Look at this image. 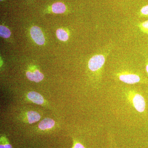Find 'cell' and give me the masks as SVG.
Here are the masks:
<instances>
[{"label": "cell", "instance_id": "cell-1", "mask_svg": "<svg viewBox=\"0 0 148 148\" xmlns=\"http://www.w3.org/2000/svg\"><path fill=\"white\" fill-rule=\"evenodd\" d=\"M105 62V58L103 55L94 56L90 58L88 62L89 69L92 71H95L101 69L104 65Z\"/></svg>", "mask_w": 148, "mask_h": 148}, {"label": "cell", "instance_id": "cell-2", "mask_svg": "<svg viewBox=\"0 0 148 148\" xmlns=\"http://www.w3.org/2000/svg\"><path fill=\"white\" fill-rule=\"evenodd\" d=\"M30 33L32 39L36 43L40 45L44 44L45 39L42 32L40 28L36 26L33 27L31 29Z\"/></svg>", "mask_w": 148, "mask_h": 148}, {"label": "cell", "instance_id": "cell-3", "mask_svg": "<svg viewBox=\"0 0 148 148\" xmlns=\"http://www.w3.org/2000/svg\"><path fill=\"white\" fill-rule=\"evenodd\" d=\"M135 108L138 112H143L145 109L146 103L145 99L139 94H135L132 99Z\"/></svg>", "mask_w": 148, "mask_h": 148}, {"label": "cell", "instance_id": "cell-4", "mask_svg": "<svg viewBox=\"0 0 148 148\" xmlns=\"http://www.w3.org/2000/svg\"><path fill=\"white\" fill-rule=\"evenodd\" d=\"M119 79L123 82L129 84H133L139 82L140 77L135 74H125L121 75Z\"/></svg>", "mask_w": 148, "mask_h": 148}, {"label": "cell", "instance_id": "cell-5", "mask_svg": "<svg viewBox=\"0 0 148 148\" xmlns=\"http://www.w3.org/2000/svg\"><path fill=\"white\" fill-rule=\"evenodd\" d=\"M26 75L28 79L36 82H39L44 78V75L38 70L34 71H28L26 73Z\"/></svg>", "mask_w": 148, "mask_h": 148}, {"label": "cell", "instance_id": "cell-6", "mask_svg": "<svg viewBox=\"0 0 148 148\" xmlns=\"http://www.w3.org/2000/svg\"><path fill=\"white\" fill-rule=\"evenodd\" d=\"M27 97L30 101L38 105H42L44 102L42 96L39 93L35 91L29 92Z\"/></svg>", "mask_w": 148, "mask_h": 148}, {"label": "cell", "instance_id": "cell-7", "mask_svg": "<svg viewBox=\"0 0 148 148\" xmlns=\"http://www.w3.org/2000/svg\"><path fill=\"white\" fill-rule=\"evenodd\" d=\"M55 121L53 119L49 118H46L42 120L39 124L38 127L40 129L45 130L50 129L55 125Z\"/></svg>", "mask_w": 148, "mask_h": 148}, {"label": "cell", "instance_id": "cell-8", "mask_svg": "<svg viewBox=\"0 0 148 148\" xmlns=\"http://www.w3.org/2000/svg\"><path fill=\"white\" fill-rule=\"evenodd\" d=\"M27 118L29 123H34L39 121L41 116L40 114L35 111H29L27 113Z\"/></svg>", "mask_w": 148, "mask_h": 148}, {"label": "cell", "instance_id": "cell-9", "mask_svg": "<svg viewBox=\"0 0 148 148\" xmlns=\"http://www.w3.org/2000/svg\"><path fill=\"white\" fill-rule=\"evenodd\" d=\"M66 6L63 3H56L52 5V12L54 13L61 14L66 11Z\"/></svg>", "mask_w": 148, "mask_h": 148}, {"label": "cell", "instance_id": "cell-10", "mask_svg": "<svg viewBox=\"0 0 148 148\" xmlns=\"http://www.w3.org/2000/svg\"><path fill=\"white\" fill-rule=\"evenodd\" d=\"M56 36L58 39L62 41H66L69 39V35L67 32L62 29H58L57 30Z\"/></svg>", "mask_w": 148, "mask_h": 148}, {"label": "cell", "instance_id": "cell-11", "mask_svg": "<svg viewBox=\"0 0 148 148\" xmlns=\"http://www.w3.org/2000/svg\"><path fill=\"white\" fill-rule=\"evenodd\" d=\"M10 35L11 32L9 29L2 25L0 26V35L1 36L5 38H7L10 36Z\"/></svg>", "mask_w": 148, "mask_h": 148}, {"label": "cell", "instance_id": "cell-12", "mask_svg": "<svg viewBox=\"0 0 148 148\" xmlns=\"http://www.w3.org/2000/svg\"><path fill=\"white\" fill-rule=\"evenodd\" d=\"M141 12L145 15H148V5L145 6L141 9Z\"/></svg>", "mask_w": 148, "mask_h": 148}, {"label": "cell", "instance_id": "cell-13", "mask_svg": "<svg viewBox=\"0 0 148 148\" xmlns=\"http://www.w3.org/2000/svg\"><path fill=\"white\" fill-rule=\"evenodd\" d=\"M0 148H12V147L9 143H6L5 144H1Z\"/></svg>", "mask_w": 148, "mask_h": 148}, {"label": "cell", "instance_id": "cell-14", "mask_svg": "<svg viewBox=\"0 0 148 148\" xmlns=\"http://www.w3.org/2000/svg\"><path fill=\"white\" fill-rule=\"evenodd\" d=\"M142 26H143V28L144 29L148 31V20L143 22V24H142Z\"/></svg>", "mask_w": 148, "mask_h": 148}, {"label": "cell", "instance_id": "cell-15", "mask_svg": "<svg viewBox=\"0 0 148 148\" xmlns=\"http://www.w3.org/2000/svg\"><path fill=\"white\" fill-rule=\"evenodd\" d=\"M73 148H85V147L80 143H77L75 145Z\"/></svg>", "mask_w": 148, "mask_h": 148}, {"label": "cell", "instance_id": "cell-16", "mask_svg": "<svg viewBox=\"0 0 148 148\" xmlns=\"http://www.w3.org/2000/svg\"><path fill=\"white\" fill-rule=\"evenodd\" d=\"M146 70H147V71L148 73V64L147 65V66H146Z\"/></svg>", "mask_w": 148, "mask_h": 148}, {"label": "cell", "instance_id": "cell-17", "mask_svg": "<svg viewBox=\"0 0 148 148\" xmlns=\"http://www.w3.org/2000/svg\"><path fill=\"white\" fill-rule=\"evenodd\" d=\"M3 1V0H1V1Z\"/></svg>", "mask_w": 148, "mask_h": 148}]
</instances>
